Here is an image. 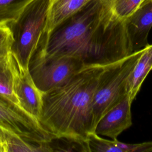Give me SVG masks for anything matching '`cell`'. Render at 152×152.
Wrapping results in <instances>:
<instances>
[{"label":"cell","instance_id":"obj_4","mask_svg":"<svg viewBox=\"0 0 152 152\" xmlns=\"http://www.w3.org/2000/svg\"><path fill=\"white\" fill-rule=\"evenodd\" d=\"M143 49L104 66L98 82L93 102V131L100 118L126 95L128 77Z\"/></svg>","mask_w":152,"mask_h":152},{"label":"cell","instance_id":"obj_1","mask_svg":"<svg viewBox=\"0 0 152 152\" xmlns=\"http://www.w3.org/2000/svg\"><path fill=\"white\" fill-rule=\"evenodd\" d=\"M34 52L74 57L86 66H106L132 53L125 21L105 18L100 0H93L43 37Z\"/></svg>","mask_w":152,"mask_h":152},{"label":"cell","instance_id":"obj_13","mask_svg":"<svg viewBox=\"0 0 152 152\" xmlns=\"http://www.w3.org/2000/svg\"><path fill=\"white\" fill-rule=\"evenodd\" d=\"M46 152L45 143L26 140L0 126V152Z\"/></svg>","mask_w":152,"mask_h":152},{"label":"cell","instance_id":"obj_15","mask_svg":"<svg viewBox=\"0 0 152 152\" xmlns=\"http://www.w3.org/2000/svg\"><path fill=\"white\" fill-rule=\"evenodd\" d=\"M10 54L6 58L0 61V95L20 106L14 91Z\"/></svg>","mask_w":152,"mask_h":152},{"label":"cell","instance_id":"obj_19","mask_svg":"<svg viewBox=\"0 0 152 152\" xmlns=\"http://www.w3.org/2000/svg\"><path fill=\"white\" fill-rule=\"evenodd\" d=\"M116 145L120 147L123 152H152V141L138 144H127L118 140H113Z\"/></svg>","mask_w":152,"mask_h":152},{"label":"cell","instance_id":"obj_11","mask_svg":"<svg viewBox=\"0 0 152 152\" xmlns=\"http://www.w3.org/2000/svg\"><path fill=\"white\" fill-rule=\"evenodd\" d=\"M152 69V44L143 49L137 62L131 72L126 84V93L132 103L147 75Z\"/></svg>","mask_w":152,"mask_h":152},{"label":"cell","instance_id":"obj_10","mask_svg":"<svg viewBox=\"0 0 152 152\" xmlns=\"http://www.w3.org/2000/svg\"><path fill=\"white\" fill-rule=\"evenodd\" d=\"M93 0H49L47 21L43 34L47 37L62 22L84 8Z\"/></svg>","mask_w":152,"mask_h":152},{"label":"cell","instance_id":"obj_5","mask_svg":"<svg viewBox=\"0 0 152 152\" xmlns=\"http://www.w3.org/2000/svg\"><path fill=\"white\" fill-rule=\"evenodd\" d=\"M87 67L79 59L68 56H46L34 52L28 70L37 87L43 93L67 82Z\"/></svg>","mask_w":152,"mask_h":152},{"label":"cell","instance_id":"obj_2","mask_svg":"<svg viewBox=\"0 0 152 152\" xmlns=\"http://www.w3.org/2000/svg\"><path fill=\"white\" fill-rule=\"evenodd\" d=\"M104 66H87L65 83L43 93L39 122L55 137L87 140L93 131V102Z\"/></svg>","mask_w":152,"mask_h":152},{"label":"cell","instance_id":"obj_16","mask_svg":"<svg viewBox=\"0 0 152 152\" xmlns=\"http://www.w3.org/2000/svg\"><path fill=\"white\" fill-rule=\"evenodd\" d=\"M33 0H0V24L16 20Z\"/></svg>","mask_w":152,"mask_h":152},{"label":"cell","instance_id":"obj_9","mask_svg":"<svg viewBox=\"0 0 152 152\" xmlns=\"http://www.w3.org/2000/svg\"><path fill=\"white\" fill-rule=\"evenodd\" d=\"M131 104L126 95L100 118L96 126L94 132L100 136L117 140V137L132 124Z\"/></svg>","mask_w":152,"mask_h":152},{"label":"cell","instance_id":"obj_12","mask_svg":"<svg viewBox=\"0 0 152 152\" xmlns=\"http://www.w3.org/2000/svg\"><path fill=\"white\" fill-rule=\"evenodd\" d=\"M146 0H100L104 17L121 22L130 17Z\"/></svg>","mask_w":152,"mask_h":152},{"label":"cell","instance_id":"obj_14","mask_svg":"<svg viewBox=\"0 0 152 152\" xmlns=\"http://www.w3.org/2000/svg\"><path fill=\"white\" fill-rule=\"evenodd\" d=\"M45 148L46 152H90L87 140L69 136H55L45 143Z\"/></svg>","mask_w":152,"mask_h":152},{"label":"cell","instance_id":"obj_3","mask_svg":"<svg viewBox=\"0 0 152 152\" xmlns=\"http://www.w3.org/2000/svg\"><path fill=\"white\" fill-rule=\"evenodd\" d=\"M48 7L49 0H33L16 20L8 23L14 38L11 52L26 69L44 34Z\"/></svg>","mask_w":152,"mask_h":152},{"label":"cell","instance_id":"obj_7","mask_svg":"<svg viewBox=\"0 0 152 152\" xmlns=\"http://www.w3.org/2000/svg\"><path fill=\"white\" fill-rule=\"evenodd\" d=\"M14 91L20 107L39 121L43 93L36 86L28 69L24 68L12 52L10 54Z\"/></svg>","mask_w":152,"mask_h":152},{"label":"cell","instance_id":"obj_18","mask_svg":"<svg viewBox=\"0 0 152 152\" xmlns=\"http://www.w3.org/2000/svg\"><path fill=\"white\" fill-rule=\"evenodd\" d=\"M13 42L12 33L8 24H0V61L11 52Z\"/></svg>","mask_w":152,"mask_h":152},{"label":"cell","instance_id":"obj_6","mask_svg":"<svg viewBox=\"0 0 152 152\" xmlns=\"http://www.w3.org/2000/svg\"><path fill=\"white\" fill-rule=\"evenodd\" d=\"M0 126L26 140L37 144L45 143L55 137L46 131L38 120L1 95Z\"/></svg>","mask_w":152,"mask_h":152},{"label":"cell","instance_id":"obj_8","mask_svg":"<svg viewBox=\"0 0 152 152\" xmlns=\"http://www.w3.org/2000/svg\"><path fill=\"white\" fill-rule=\"evenodd\" d=\"M125 23L132 53L148 45V36L152 27V0H146Z\"/></svg>","mask_w":152,"mask_h":152},{"label":"cell","instance_id":"obj_17","mask_svg":"<svg viewBox=\"0 0 152 152\" xmlns=\"http://www.w3.org/2000/svg\"><path fill=\"white\" fill-rule=\"evenodd\" d=\"M87 141L90 152H123L122 150L116 145L113 140L103 138L94 132L88 134Z\"/></svg>","mask_w":152,"mask_h":152}]
</instances>
